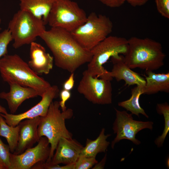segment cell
<instances>
[{"label": "cell", "mask_w": 169, "mask_h": 169, "mask_svg": "<svg viewBox=\"0 0 169 169\" xmlns=\"http://www.w3.org/2000/svg\"><path fill=\"white\" fill-rule=\"evenodd\" d=\"M115 109L116 118L113 124L112 129L116 136L111 142L112 148H114L116 143L123 139L130 141L137 145H140L141 142L136 138V134L144 129L152 130L153 122L135 120L132 114L125 110L120 111L116 108Z\"/></svg>", "instance_id": "9"}, {"label": "cell", "mask_w": 169, "mask_h": 169, "mask_svg": "<svg viewBox=\"0 0 169 169\" xmlns=\"http://www.w3.org/2000/svg\"><path fill=\"white\" fill-rule=\"evenodd\" d=\"M96 157L79 156L74 163V169H90L92 168L97 162Z\"/></svg>", "instance_id": "26"}, {"label": "cell", "mask_w": 169, "mask_h": 169, "mask_svg": "<svg viewBox=\"0 0 169 169\" xmlns=\"http://www.w3.org/2000/svg\"><path fill=\"white\" fill-rule=\"evenodd\" d=\"M0 169H3V168L0 166Z\"/></svg>", "instance_id": "36"}, {"label": "cell", "mask_w": 169, "mask_h": 169, "mask_svg": "<svg viewBox=\"0 0 169 169\" xmlns=\"http://www.w3.org/2000/svg\"><path fill=\"white\" fill-rule=\"evenodd\" d=\"M58 101H52L47 113L41 117L38 127V133L40 138L45 136L48 139L50 146L49 157L46 162L50 160L54 153L57 144L62 137L72 138L73 135L66 127L65 121L73 115L72 109L68 108L64 111L59 109Z\"/></svg>", "instance_id": "4"}, {"label": "cell", "mask_w": 169, "mask_h": 169, "mask_svg": "<svg viewBox=\"0 0 169 169\" xmlns=\"http://www.w3.org/2000/svg\"><path fill=\"white\" fill-rule=\"evenodd\" d=\"M128 41V50L124 59L130 69L153 71L164 65L166 55L160 42L148 38L136 37H132Z\"/></svg>", "instance_id": "2"}, {"label": "cell", "mask_w": 169, "mask_h": 169, "mask_svg": "<svg viewBox=\"0 0 169 169\" xmlns=\"http://www.w3.org/2000/svg\"><path fill=\"white\" fill-rule=\"evenodd\" d=\"M111 59L113 66L110 74L112 78H115L117 81L124 80L125 85H136L145 86L146 83L145 79L127 66L124 61L123 56L120 55L112 57Z\"/></svg>", "instance_id": "15"}, {"label": "cell", "mask_w": 169, "mask_h": 169, "mask_svg": "<svg viewBox=\"0 0 169 169\" xmlns=\"http://www.w3.org/2000/svg\"><path fill=\"white\" fill-rule=\"evenodd\" d=\"M158 12L162 17L169 19V0H155Z\"/></svg>", "instance_id": "28"}, {"label": "cell", "mask_w": 169, "mask_h": 169, "mask_svg": "<svg viewBox=\"0 0 169 169\" xmlns=\"http://www.w3.org/2000/svg\"><path fill=\"white\" fill-rule=\"evenodd\" d=\"M157 113L163 116L164 119V127L162 134L155 140L154 143L157 146H163L165 138L169 131V105L167 102L157 104L156 106Z\"/></svg>", "instance_id": "23"}, {"label": "cell", "mask_w": 169, "mask_h": 169, "mask_svg": "<svg viewBox=\"0 0 169 169\" xmlns=\"http://www.w3.org/2000/svg\"><path fill=\"white\" fill-rule=\"evenodd\" d=\"M106 6L112 8H118L122 6L125 0H98Z\"/></svg>", "instance_id": "30"}, {"label": "cell", "mask_w": 169, "mask_h": 169, "mask_svg": "<svg viewBox=\"0 0 169 169\" xmlns=\"http://www.w3.org/2000/svg\"><path fill=\"white\" fill-rule=\"evenodd\" d=\"M77 90L94 104L105 105L112 102V89L110 81L93 77L86 70L83 73Z\"/></svg>", "instance_id": "10"}, {"label": "cell", "mask_w": 169, "mask_h": 169, "mask_svg": "<svg viewBox=\"0 0 169 169\" xmlns=\"http://www.w3.org/2000/svg\"><path fill=\"white\" fill-rule=\"evenodd\" d=\"M50 146L48 139L41 137L36 146L18 155L11 153L10 169H31L36 164L48 159Z\"/></svg>", "instance_id": "11"}, {"label": "cell", "mask_w": 169, "mask_h": 169, "mask_svg": "<svg viewBox=\"0 0 169 169\" xmlns=\"http://www.w3.org/2000/svg\"><path fill=\"white\" fill-rule=\"evenodd\" d=\"M40 119L41 116L26 119L18 124V140L16 148L13 154H20L26 149L32 147L34 144L39 141L40 138L38 133V127Z\"/></svg>", "instance_id": "14"}, {"label": "cell", "mask_w": 169, "mask_h": 169, "mask_svg": "<svg viewBox=\"0 0 169 169\" xmlns=\"http://www.w3.org/2000/svg\"><path fill=\"white\" fill-rule=\"evenodd\" d=\"M56 0H20V9L27 11L42 19L47 24L49 14Z\"/></svg>", "instance_id": "19"}, {"label": "cell", "mask_w": 169, "mask_h": 169, "mask_svg": "<svg viewBox=\"0 0 169 169\" xmlns=\"http://www.w3.org/2000/svg\"><path fill=\"white\" fill-rule=\"evenodd\" d=\"M11 153L8 145L4 144L0 138V166L3 169H10Z\"/></svg>", "instance_id": "24"}, {"label": "cell", "mask_w": 169, "mask_h": 169, "mask_svg": "<svg viewBox=\"0 0 169 169\" xmlns=\"http://www.w3.org/2000/svg\"><path fill=\"white\" fill-rule=\"evenodd\" d=\"M74 164L61 166L59 164H52L47 162H40L34 165L31 169H74Z\"/></svg>", "instance_id": "27"}, {"label": "cell", "mask_w": 169, "mask_h": 169, "mask_svg": "<svg viewBox=\"0 0 169 169\" xmlns=\"http://www.w3.org/2000/svg\"><path fill=\"white\" fill-rule=\"evenodd\" d=\"M113 28V23L109 17L92 12L84 23L71 33L82 47L90 51L109 36Z\"/></svg>", "instance_id": "7"}, {"label": "cell", "mask_w": 169, "mask_h": 169, "mask_svg": "<svg viewBox=\"0 0 169 169\" xmlns=\"http://www.w3.org/2000/svg\"><path fill=\"white\" fill-rule=\"evenodd\" d=\"M87 18L84 11L71 0H56L49 14L47 24L71 32L83 24Z\"/></svg>", "instance_id": "8"}, {"label": "cell", "mask_w": 169, "mask_h": 169, "mask_svg": "<svg viewBox=\"0 0 169 169\" xmlns=\"http://www.w3.org/2000/svg\"><path fill=\"white\" fill-rule=\"evenodd\" d=\"M30 44L29 66L38 75L48 74L53 67V57L47 53L45 48L40 44L33 42Z\"/></svg>", "instance_id": "16"}, {"label": "cell", "mask_w": 169, "mask_h": 169, "mask_svg": "<svg viewBox=\"0 0 169 169\" xmlns=\"http://www.w3.org/2000/svg\"><path fill=\"white\" fill-rule=\"evenodd\" d=\"M144 87L136 85L131 90V95L127 100L119 102L118 105L131 112V114L139 117L141 114L148 118L149 116L139 103V99L140 96L143 94Z\"/></svg>", "instance_id": "21"}, {"label": "cell", "mask_w": 169, "mask_h": 169, "mask_svg": "<svg viewBox=\"0 0 169 169\" xmlns=\"http://www.w3.org/2000/svg\"><path fill=\"white\" fill-rule=\"evenodd\" d=\"M42 19L30 13L20 9L9 21L8 29L11 32L13 47L17 49L34 42L46 30Z\"/></svg>", "instance_id": "6"}, {"label": "cell", "mask_w": 169, "mask_h": 169, "mask_svg": "<svg viewBox=\"0 0 169 169\" xmlns=\"http://www.w3.org/2000/svg\"><path fill=\"white\" fill-rule=\"evenodd\" d=\"M39 37L52 52L55 65L70 73L92 59L91 51L82 47L71 32L65 30L51 27Z\"/></svg>", "instance_id": "1"}, {"label": "cell", "mask_w": 169, "mask_h": 169, "mask_svg": "<svg viewBox=\"0 0 169 169\" xmlns=\"http://www.w3.org/2000/svg\"><path fill=\"white\" fill-rule=\"evenodd\" d=\"M74 84V73H71L68 79L64 83L63 87V89L70 91L73 88Z\"/></svg>", "instance_id": "31"}, {"label": "cell", "mask_w": 169, "mask_h": 169, "mask_svg": "<svg viewBox=\"0 0 169 169\" xmlns=\"http://www.w3.org/2000/svg\"><path fill=\"white\" fill-rule=\"evenodd\" d=\"M9 85L10 91L1 92L0 98L7 101L11 114L15 113L25 100L40 96L39 92L32 88L24 87L16 83H12Z\"/></svg>", "instance_id": "17"}, {"label": "cell", "mask_w": 169, "mask_h": 169, "mask_svg": "<svg viewBox=\"0 0 169 169\" xmlns=\"http://www.w3.org/2000/svg\"><path fill=\"white\" fill-rule=\"evenodd\" d=\"M12 40L11 32L8 28L0 33V59L8 54V46Z\"/></svg>", "instance_id": "25"}, {"label": "cell", "mask_w": 169, "mask_h": 169, "mask_svg": "<svg viewBox=\"0 0 169 169\" xmlns=\"http://www.w3.org/2000/svg\"><path fill=\"white\" fill-rule=\"evenodd\" d=\"M148 0H125L131 6L134 7L140 6L145 4Z\"/></svg>", "instance_id": "32"}, {"label": "cell", "mask_w": 169, "mask_h": 169, "mask_svg": "<svg viewBox=\"0 0 169 169\" xmlns=\"http://www.w3.org/2000/svg\"><path fill=\"white\" fill-rule=\"evenodd\" d=\"M59 92L57 86H51L43 94L40 101L26 111L17 115L7 113L5 114L0 113V115L8 125L13 126H15L25 119L45 116L53 100L58 97Z\"/></svg>", "instance_id": "12"}, {"label": "cell", "mask_w": 169, "mask_h": 169, "mask_svg": "<svg viewBox=\"0 0 169 169\" xmlns=\"http://www.w3.org/2000/svg\"><path fill=\"white\" fill-rule=\"evenodd\" d=\"M1 19L0 18V25L1 24ZM2 29V28H1L0 27V30H1Z\"/></svg>", "instance_id": "35"}, {"label": "cell", "mask_w": 169, "mask_h": 169, "mask_svg": "<svg viewBox=\"0 0 169 169\" xmlns=\"http://www.w3.org/2000/svg\"><path fill=\"white\" fill-rule=\"evenodd\" d=\"M19 126H13L8 125L4 118L0 115V136L5 138L8 143L10 152L15 151L18 143Z\"/></svg>", "instance_id": "22"}, {"label": "cell", "mask_w": 169, "mask_h": 169, "mask_svg": "<svg viewBox=\"0 0 169 169\" xmlns=\"http://www.w3.org/2000/svg\"><path fill=\"white\" fill-rule=\"evenodd\" d=\"M105 129L102 128L95 139H87L85 145L83 147L80 156L96 157L98 154L105 153L110 144L107 139L111 135L110 134H105Z\"/></svg>", "instance_id": "20"}, {"label": "cell", "mask_w": 169, "mask_h": 169, "mask_svg": "<svg viewBox=\"0 0 169 169\" xmlns=\"http://www.w3.org/2000/svg\"><path fill=\"white\" fill-rule=\"evenodd\" d=\"M146 83L143 94H154L159 92H169V73L156 74L153 71H145Z\"/></svg>", "instance_id": "18"}, {"label": "cell", "mask_w": 169, "mask_h": 169, "mask_svg": "<svg viewBox=\"0 0 169 169\" xmlns=\"http://www.w3.org/2000/svg\"><path fill=\"white\" fill-rule=\"evenodd\" d=\"M83 147L72 138L62 137L58 141L51 159L46 162L52 164L74 163L79 157Z\"/></svg>", "instance_id": "13"}, {"label": "cell", "mask_w": 169, "mask_h": 169, "mask_svg": "<svg viewBox=\"0 0 169 169\" xmlns=\"http://www.w3.org/2000/svg\"><path fill=\"white\" fill-rule=\"evenodd\" d=\"M0 73L3 80L9 84L16 83L32 88L39 92L41 97L51 86L36 74L28 63L17 54H7L0 59Z\"/></svg>", "instance_id": "3"}, {"label": "cell", "mask_w": 169, "mask_h": 169, "mask_svg": "<svg viewBox=\"0 0 169 169\" xmlns=\"http://www.w3.org/2000/svg\"><path fill=\"white\" fill-rule=\"evenodd\" d=\"M106 154L105 156L99 162H98L96 163L92 168V169H103L104 168L105 165L106 159Z\"/></svg>", "instance_id": "33"}, {"label": "cell", "mask_w": 169, "mask_h": 169, "mask_svg": "<svg viewBox=\"0 0 169 169\" xmlns=\"http://www.w3.org/2000/svg\"><path fill=\"white\" fill-rule=\"evenodd\" d=\"M60 101L59 102L62 111H64L67 108L65 105V103L70 98L71 93L70 91L64 89L62 90L59 93Z\"/></svg>", "instance_id": "29"}, {"label": "cell", "mask_w": 169, "mask_h": 169, "mask_svg": "<svg viewBox=\"0 0 169 169\" xmlns=\"http://www.w3.org/2000/svg\"><path fill=\"white\" fill-rule=\"evenodd\" d=\"M8 112L6 109L0 105V114L2 113L5 114Z\"/></svg>", "instance_id": "34"}, {"label": "cell", "mask_w": 169, "mask_h": 169, "mask_svg": "<svg viewBox=\"0 0 169 169\" xmlns=\"http://www.w3.org/2000/svg\"><path fill=\"white\" fill-rule=\"evenodd\" d=\"M128 49V39L117 36H108L90 50L92 57L86 70L93 77L111 81L113 78L110 71L106 69L103 65L112 57L125 55Z\"/></svg>", "instance_id": "5"}]
</instances>
